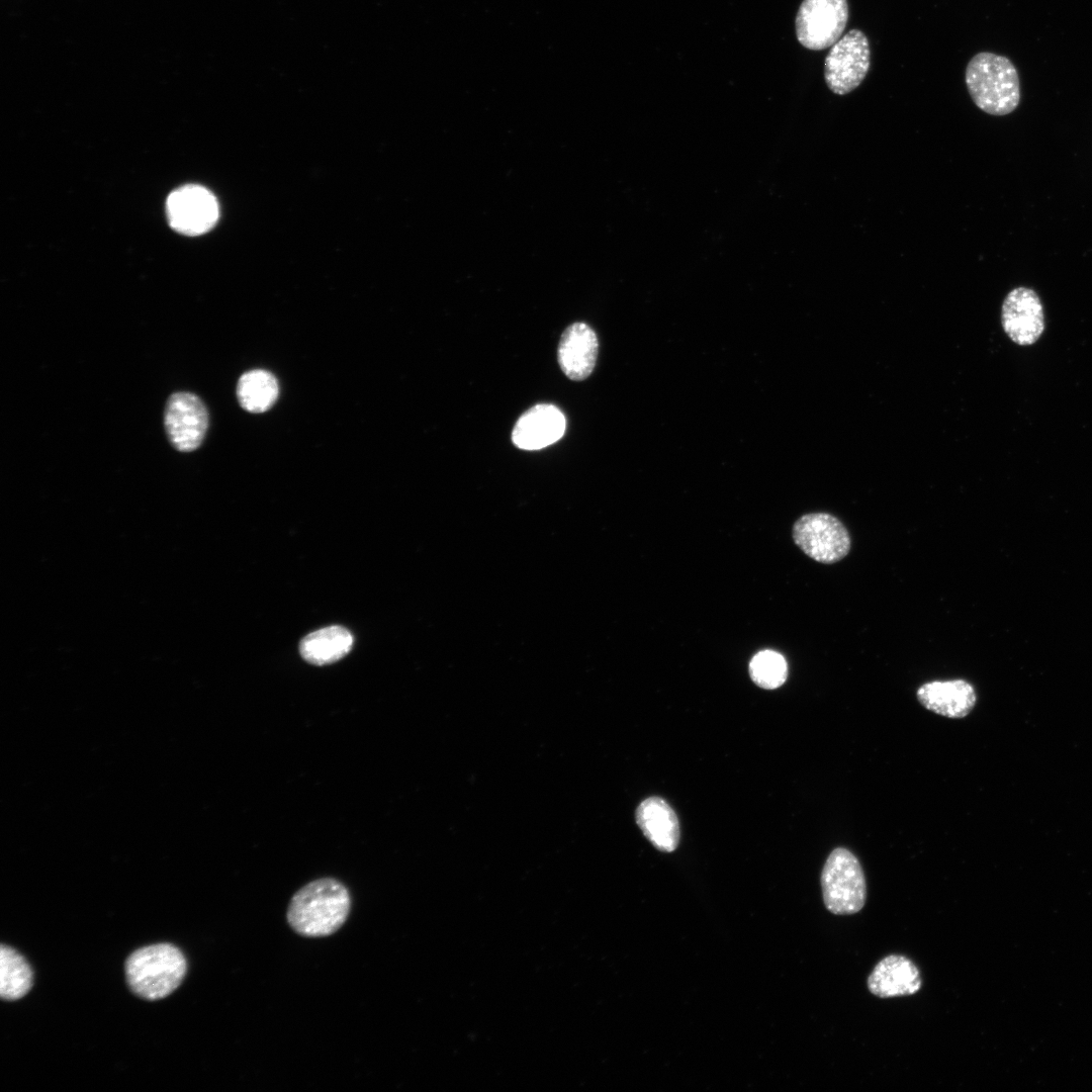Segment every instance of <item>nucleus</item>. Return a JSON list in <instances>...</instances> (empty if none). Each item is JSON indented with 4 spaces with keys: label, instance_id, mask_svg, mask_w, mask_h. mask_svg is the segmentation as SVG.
I'll use <instances>...</instances> for the list:
<instances>
[{
    "label": "nucleus",
    "instance_id": "obj_1",
    "mask_svg": "<svg viewBox=\"0 0 1092 1092\" xmlns=\"http://www.w3.org/2000/svg\"><path fill=\"white\" fill-rule=\"evenodd\" d=\"M350 906L349 892L342 883L331 878L320 879L293 895L287 920L291 928L302 936H328L344 924Z\"/></svg>",
    "mask_w": 1092,
    "mask_h": 1092
},
{
    "label": "nucleus",
    "instance_id": "obj_2",
    "mask_svg": "<svg viewBox=\"0 0 1092 1092\" xmlns=\"http://www.w3.org/2000/svg\"><path fill=\"white\" fill-rule=\"evenodd\" d=\"M965 79L972 100L988 114L1006 115L1019 103L1017 70L1004 56L988 52L975 55L968 63Z\"/></svg>",
    "mask_w": 1092,
    "mask_h": 1092
},
{
    "label": "nucleus",
    "instance_id": "obj_3",
    "mask_svg": "<svg viewBox=\"0 0 1092 1092\" xmlns=\"http://www.w3.org/2000/svg\"><path fill=\"white\" fill-rule=\"evenodd\" d=\"M187 970L182 951L173 944L159 943L132 952L125 963L130 990L154 1001L167 997L182 983Z\"/></svg>",
    "mask_w": 1092,
    "mask_h": 1092
},
{
    "label": "nucleus",
    "instance_id": "obj_4",
    "mask_svg": "<svg viewBox=\"0 0 1092 1092\" xmlns=\"http://www.w3.org/2000/svg\"><path fill=\"white\" fill-rule=\"evenodd\" d=\"M821 887L825 907L833 914H854L864 905V874L847 848L836 847L830 852L821 873Z\"/></svg>",
    "mask_w": 1092,
    "mask_h": 1092
},
{
    "label": "nucleus",
    "instance_id": "obj_5",
    "mask_svg": "<svg viewBox=\"0 0 1092 1092\" xmlns=\"http://www.w3.org/2000/svg\"><path fill=\"white\" fill-rule=\"evenodd\" d=\"M795 544L813 560L832 564L843 559L850 550L851 540L844 524L828 513L801 516L793 525Z\"/></svg>",
    "mask_w": 1092,
    "mask_h": 1092
},
{
    "label": "nucleus",
    "instance_id": "obj_6",
    "mask_svg": "<svg viewBox=\"0 0 1092 1092\" xmlns=\"http://www.w3.org/2000/svg\"><path fill=\"white\" fill-rule=\"evenodd\" d=\"M870 64L867 35L859 29H851L831 46L824 61L825 82L833 93L845 95L860 85Z\"/></svg>",
    "mask_w": 1092,
    "mask_h": 1092
},
{
    "label": "nucleus",
    "instance_id": "obj_7",
    "mask_svg": "<svg viewBox=\"0 0 1092 1092\" xmlns=\"http://www.w3.org/2000/svg\"><path fill=\"white\" fill-rule=\"evenodd\" d=\"M847 20L846 0H803L796 15V35L806 49L821 51L841 37Z\"/></svg>",
    "mask_w": 1092,
    "mask_h": 1092
},
{
    "label": "nucleus",
    "instance_id": "obj_8",
    "mask_svg": "<svg viewBox=\"0 0 1092 1092\" xmlns=\"http://www.w3.org/2000/svg\"><path fill=\"white\" fill-rule=\"evenodd\" d=\"M164 425L171 445L180 452H191L201 445L205 437L208 412L197 395L176 392L167 400Z\"/></svg>",
    "mask_w": 1092,
    "mask_h": 1092
},
{
    "label": "nucleus",
    "instance_id": "obj_9",
    "mask_svg": "<svg viewBox=\"0 0 1092 1092\" xmlns=\"http://www.w3.org/2000/svg\"><path fill=\"white\" fill-rule=\"evenodd\" d=\"M166 213L170 225L176 232L197 236L208 232L216 223L218 204L206 188L185 185L168 196Z\"/></svg>",
    "mask_w": 1092,
    "mask_h": 1092
},
{
    "label": "nucleus",
    "instance_id": "obj_10",
    "mask_svg": "<svg viewBox=\"0 0 1092 1092\" xmlns=\"http://www.w3.org/2000/svg\"><path fill=\"white\" fill-rule=\"evenodd\" d=\"M1001 317L1007 336L1020 346L1032 345L1044 330L1040 299L1026 287L1014 288L1006 295Z\"/></svg>",
    "mask_w": 1092,
    "mask_h": 1092
},
{
    "label": "nucleus",
    "instance_id": "obj_11",
    "mask_svg": "<svg viewBox=\"0 0 1092 1092\" xmlns=\"http://www.w3.org/2000/svg\"><path fill=\"white\" fill-rule=\"evenodd\" d=\"M565 428V417L556 405L539 403L518 419L512 441L520 449L539 450L557 442Z\"/></svg>",
    "mask_w": 1092,
    "mask_h": 1092
},
{
    "label": "nucleus",
    "instance_id": "obj_12",
    "mask_svg": "<svg viewBox=\"0 0 1092 1092\" xmlns=\"http://www.w3.org/2000/svg\"><path fill=\"white\" fill-rule=\"evenodd\" d=\"M599 351L595 331L584 323H574L561 335L557 359L563 373L571 380H583L593 372Z\"/></svg>",
    "mask_w": 1092,
    "mask_h": 1092
},
{
    "label": "nucleus",
    "instance_id": "obj_13",
    "mask_svg": "<svg viewBox=\"0 0 1092 1092\" xmlns=\"http://www.w3.org/2000/svg\"><path fill=\"white\" fill-rule=\"evenodd\" d=\"M916 696L924 708L947 718L966 717L977 700L973 686L961 678L925 682Z\"/></svg>",
    "mask_w": 1092,
    "mask_h": 1092
},
{
    "label": "nucleus",
    "instance_id": "obj_14",
    "mask_svg": "<svg viewBox=\"0 0 1092 1092\" xmlns=\"http://www.w3.org/2000/svg\"><path fill=\"white\" fill-rule=\"evenodd\" d=\"M921 984L915 964L899 954H890L880 961L868 979L870 992L880 998L915 994Z\"/></svg>",
    "mask_w": 1092,
    "mask_h": 1092
},
{
    "label": "nucleus",
    "instance_id": "obj_15",
    "mask_svg": "<svg viewBox=\"0 0 1092 1092\" xmlns=\"http://www.w3.org/2000/svg\"><path fill=\"white\" fill-rule=\"evenodd\" d=\"M636 822L645 837L660 851H673L679 840L676 814L667 802L659 797L642 801L635 813Z\"/></svg>",
    "mask_w": 1092,
    "mask_h": 1092
},
{
    "label": "nucleus",
    "instance_id": "obj_16",
    "mask_svg": "<svg viewBox=\"0 0 1092 1092\" xmlns=\"http://www.w3.org/2000/svg\"><path fill=\"white\" fill-rule=\"evenodd\" d=\"M353 646V636L342 626H329L306 635L299 643L301 656L309 663L324 665L338 661Z\"/></svg>",
    "mask_w": 1092,
    "mask_h": 1092
},
{
    "label": "nucleus",
    "instance_id": "obj_17",
    "mask_svg": "<svg viewBox=\"0 0 1092 1092\" xmlns=\"http://www.w3.org/2000/svg\"><path fill=\"white\" fill-rule=\"evenodd\" d=\"M279 386L275 376L266 370L244 373L237 384V396L241 406L250 413H264L276 401Z\"/></svg>",
    "mask_w": 1092,
    "mask_h": 1092
},
{
    "label": "nucleus",
    "instance_id": "obj_18",
    "mask_svg": "<svg viewBox=\"0 0 1092 1092\" xmlns=\"http://www.w3.org/2000/svg\"><path fill=\"white\" fill-rule=\"evenodd\" d=\"M32 986V971L25 959L10 946L0 947V995L13 1001L22 998Z\"/></svg>",
    "mask_w": 1092,
    "mask_h": 1092
},
{
    "label": "nucleus",
    "instance_id": "obj_19",
    "mask_svg": "<svg viewBox=\"0 0 1092 1092\" xmlns=\"http://www.w3.org/2000/svg\"><path fill=\"white\" fill-rule=\"evenodd\" d=\"M749 675L753 682L762 689H777L787 679V661L777 651H759L750 660Z\"/></svg>",
    "mask_w": 1092,
    "mask_h": 1092
}]
</instances>
